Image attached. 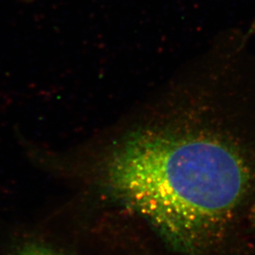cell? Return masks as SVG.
<instances>
[{
	"instance_id": "cell-1",
	"label": "cell",
	"mask_w": 255,
	"mask_h": 255,
	"mask_svg": "<svg viewBox=\"0 0 255 255\" xmlns=\"http://www.w3.org/2000/svg\"><path fill=\"white\" fill-rule=\"evenodd\" d=\"M104 176L111 195L171 246L198 252L255 195V136L242 143L195 112H181L128 133Z\"/></svg>"
},
{
	"instance_id": "cell-2",
	"label": "cell",
	"mask_w": 255,
	"mask_h": 255,
	"mask_svg": "<svg viewBox=\"0 0 255 255\" xmlns=\"http://www.w3.org/2000/svg\"><path fill=\"white\" fill-rule=\"evenodd\" d=\"M12 255H65L41 245L29 244L18 249Z\"/></svg>"
},
{
	"instance_id": "cell-3",
	"label": "cell",
	"mask_w": 255,
	"mask_h": 255,
	"mask_svg": "<svg viewBox=\"0 0 255 255\" xmlns=\"http://www.w3.org/2000/svg\"><path fill=\"white\" fill-rule=\"evenodd\" d=\"M250 217H251V222H252V224L255 228V201L253 205L251 206V211H250Z\"/></svg>"
},
{
	"instance_id": "cell-4",
	"label": "cell",
	"mask_w": 255,
	"mask_h": 255,
	"mask_svg": "<svg viewBox=\"0 0 255 255\" xmlns=\"http://www.w3.org/2000/svg\"><path fill=\"white\" fill-rule=\"evenodd\" d=\"M25 1H31V0H25Z\"/></svg>"
}]
</instances>
